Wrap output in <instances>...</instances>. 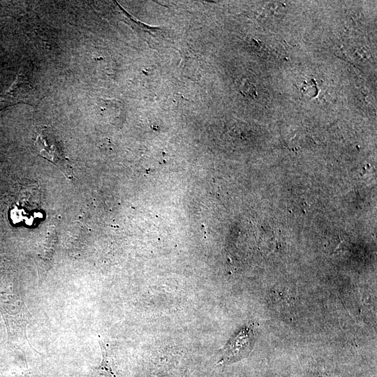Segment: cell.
Instances as JSON below:
<instances>
[{
  "instance_id": "1",
  "label": "cell",
  "mask_w": 377,
  "mask_h": 377,
  "mask_svg": "<svg viewBox=\"0 0 377 377\" xmlns=\"http://www.w3.org/2000/svg\"><path fill=\"white\" fill-rule=\"evenodd\" d=\"M0 313L8 343L22 350L31 346L26 333L31 314L22 297L15 272L4 268L0 269Z\"/></svg>"
},
{
  "instance_id": "2",
  "label": "cell",
  "mask_w": 377,
  "mask_h": 377,
  "mask_svg": "<svg viewBox=\"0 0 377 377\" xmlns=\"http://www.w3.org/2000/svg\"><path fill=\"white\" fill-rule=\"evenodd\" d=\"M41 98L36 84L27 75L19 73L13 84L0 96V111L20 103L36 106Z\"/></svg>"
},
{
  "instance_id": "3",
  "label": "cell",
  "mask_w": 377,
  "mask_h": 377,
  "mask_svg": "<svg viewBox=\"0 0 377 377\" xmlns=\"http://www.w3.org/2000/svg\"><path fill=\"white\" fill-rule=\"evenodd\" d=\"M34 145L40 156L57 165L69 179H73V175L69 161L47 127L43 126L37 129Z\"/></svg>"
},
{
  "instance_id": "4",
  "label": "cell",
  "mask_w": 377,
  "mask_h": 377,
  "mask_svg": "<svg viewBox=\"0 0 377 377\" xmlns=\"http://www.w3.org/2000/svg\"><path fill=\"white\" fill-rule=\"evenodd\" d=\"M253 343V334L250 328L242 329L228 343L219 361L221 364H230L245 357L251 351Z\"/></svg>"
}]
</instances>
